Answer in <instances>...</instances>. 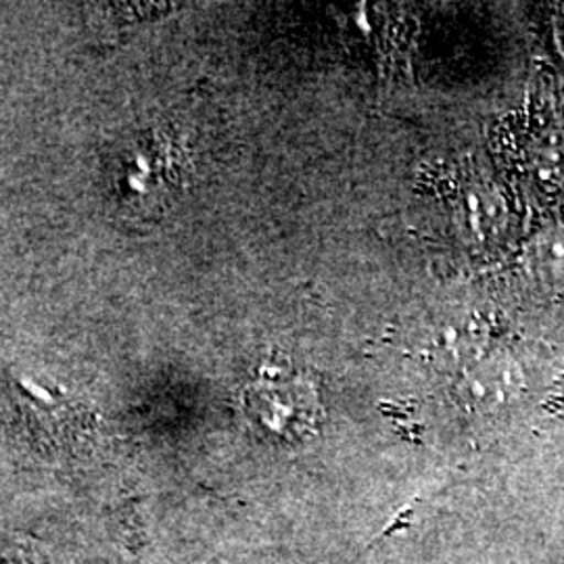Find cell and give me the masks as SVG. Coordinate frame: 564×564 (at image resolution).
<instances>
[{"label": "cell", "instance_id": "1", "mask_svg": "<svg viewBox=\"0 0 564 564\" xmlns=\"http://www.w3.org/2000/svg\"><path fill=\"white\" fill-rule=\"evenodd\" d=\"M0 564H139V556L120 517L44 505L0 535Z\"/></svg>", "mask_w": 564, "mask_h": 564}, {"label": "cell", "instance_id": "2", "mask_svg": "<svg viewBox=\"0 0 564 564\" xmlns=\"http://www.w3.org/2000/svg\"><path fill=\"white\" fill-rule=\"evenodd\" d=\"M245 416L263 435L293 442L318 424V400L312 387L300 379L262 375L242 393Z\"/></svg>", "mask_w": 564, "mask_h": 564}, {"label": "cell", "instance_id": "3", "mask_svg": "<svg viewBox=\"0 0 564 564\" xmlns=\"http://www.w3.org/2000/svg\"><path fill=\"white\" fill-rule=\"evenodd\" d=\"M529 268L540 284L550 289L564 286V235L547 232L533 241Z\"/></svg>", "mask_w": 564, "mask_h": 564}]
</instances>
